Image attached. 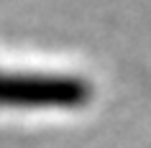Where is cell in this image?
<instances>
[{
    "label": "cell",
    "mask_w": 151,
    "mask_h": 148,
    "mask_svg": "<svg viewBox=\"0 0 151 148\" xmlns=\"http://www.w3.org/2000/svg\"><path fill=\"white\" fill-rule=\"evenodd\" d=\"M90 84L74 74L0 71V107H80Z\"/></svg>",
    "instance_id": "6da1fadb"
}]
</instances>
